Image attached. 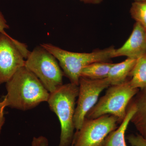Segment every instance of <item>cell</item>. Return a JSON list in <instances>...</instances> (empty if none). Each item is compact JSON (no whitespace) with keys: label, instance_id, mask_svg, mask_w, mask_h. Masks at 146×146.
Instances as JSON below:
<instances>
[{"label":"cell","instance_id":"6da1fadb","mask_svg":"<svg viewBox=\"0 0 146 146\" xmlns=\"http://www.w3.org/2000/svg\"><path fill=\"white\" fill-rule=\"evenodd\" d=\"M7 107L22 111L32 109L47 102L50 93L34 74L23 66L6 83Z\"/></svg>","mask_w":146,"mask_h":146},{"label":"cell","instance_id":"7a4b0ae2","mask_svg":"<svg viewBox=\"0 0 146 146\" xmlns=\"http://www.w3.org/2000/svg\"><path fill=\"white\" fill-rule=\"evenodd\" d=\"M78 85L72 83L63 84L50 93L47 102L51 111L57 116L60 125V142L58 146H71L74 130V117Z\"/></svg>","mask_w":146,"mask_h":146},{"label":"cell","instance_id":"3957f363","mask_svg":"<svg viewBox=\"0 0 146 146\" xmlns=\"http://www.w3.org/2000/svg\"><path fill=\"white\" fill-rule=\"evenodd\" d=\"M55 57L64 75L71 83L79 85L81 71L84 67L98 62H107L113 58L114 48L110 47L90 53L72 52L49 44L41 45Z\"/></svg>","mask_w":146,"mask_h":146},{"label":"cell","instance_id":"277c9868","mask_svg":"<svg viewBox=\"0 0 146 146\" xmlns=\"http://www.w3.org/2000/svg\"><path fill=\"white\" fill-rule=\"evenodd\" d=\"M139 91V89L131 86L128 80L119 85L110 86L86 118L94 119L110 115L116 117L119 122L121 123L126 115L128 106Z\"/></svg>","mask_w":146,"mask_h":146},{"label":"cell","instance_id":"5b68a950","mask_svg":"<svg viewBox=\"0 0 146 146\" xmlns=\"http://www.w3.org/2000/svg\"><path fill=\"white\" fill-rule=\"evenodd\" d=\"M25 66L37 77L50 93L63 84L64 74L57 60L41 46L30 52Z\"/></svg>","mask_w":146,"mask_h":146},{"label":"cell","instance_id":"8992f818","mask_svg":"<svg viewBox=\"0 0 146 146\" xmlns=\"http://www.w3.org/2000/svg\"><path fill=\"white\" fill-rule=\"evenodd\" d=\"M118 123L117 118L110 115L85 118L80 128L76 131L71 146H103L109 133L117 128Z\"/></svg>","mask_w":146,"mask_h":146},{"label":"cell","instance_id":"52a82bcc","mask_svg":"<svg viewBox=\"0 0 146 146\" xmlns=\"http://www.w3.org/2000/svg\"><path fill=\"white\" fill-rule=\"evenodd\" d=\"M30 51L26 45L7 33H0V85L6 83L20 68L25 66Z\"/></svg>","mask_w":146,"mask_h":146},{"label":"cell","instance_id":"ba28073f","mask_svg":"<svg viewBox=\"0 0 146 146\" xmlns=\"http://www.w3.org/2000/svg\"><path fill=\"white\" fill-rule=\"evenodd\" d=\"M78 86L74 120L76 131L81 127L87 113L96 104L102 91L109 87L110 84L107 78L93 80L80 77Z\"/></svg>","mask_w":146,"mask_h":146},{"label":"cell","instance_id":"9c48e42d","mask_svg":"<svg viewBox=\"0 0 146 146\" xmlns=\"http://www.w3.org/2000/svg\"><path fill=\"white\" fill-rule=\"evenodd\" d=\"M146 54V29L136 23L127 40L122 46L114 50L113 57L126 56L137 59Z\"/></svg>","mask_w":146,"mask_h":146},{"label":"cell","instance_id":"30bf717a","mask_svg":"<svg viewBox=\"0 0 146 146\" xmlns=\"http://www.w3.org/2000/svg\"><path fill=\"white\" fill-rule=\"evenodd\" d=\"M130 102L135 106V112L131 119L139 134L146 139V88L141 89Z\"/></svg>","mask_w":146,"mask_h":146},{"label":"cell","instance_id":"8fae6325","mask_svg":"<svg viewBox=\"0 0 146 146\" xmlns=\"http://www.w3.org/2000/svg\"><path fill=\"white\" fill-rule=\"evenodd\" d=\"M135 110V106L130 102L127 110L126 115L121 125L109 133L106 138L103 146H127L125 139L126 131Z\"/></svg>","mask_w":146,"mask_h":146},{"label":"cell","instance_id":"7c38bea8","mask_svg":"<svg viewBox=\"0 0 146 146\" xmlns=\"http://www.w3.org/2000/svg\"><path fill=\"white\" fill-rule=\"evenodd\" d=\"M137 59L127 58L121 63H114L110 70L107 79L110 86L119 85L127 81Z\"/></svg>","mask_w":146,"mask_h":146},{"label":"cell","instance_id":"4fadbf2b","mask_svg":"<svg viewBox=\"0 0 146 146\" xmlns=\"http://www.w3.org/2000/svg\"><path fill=\"white\" fill-rule=\"evenodd\" d=\"M114 63L107 62H98L87 65L82 69L80 77L93 80L107 78L110 70Z\"/></svg>","mask_w":146,"mask_h":146},{"label":"cell","instance_id":"5bb4252c","mask_svg":"<svg viewBox=\"0 0 146 146\" xmlns=\"http://www.w3.org/2000/svg\"><path fill=\"white\" fill-rule=\"evenodd\" d=\"M129 75L131 76L129 80L131 86L138 89L146 88V54L136 60Z\"/></svg>","mask_w":146,"mask_h":146},{"label":"cell","instance_id":"9a60e30c","mask_svg":"<svg viewBox=\"0 0 146 146\" xmlns=\"http://www.w3.org/2000/svg\"><path fill=\"white\" fill-rule=\"evenodd\" d=\"M130 12L136 23L140 24L146 30V0L134 1L131 5Z\"/></svg>","mask_w":146,"mask_h":146},{"label":"cell","instance_id":"2e32d148","mask_svg":"<svg viewBox=\"0 0 146 146\" xmlns=\"http://www.w3.org/2000/svg\"><path fill=\"white\" fill-rule=\"evenodd\" d=\"M127 139L132 146H146V139L140 134H130L127 136Z\"/></svg>","mask_w":146,"mask_h":146},{"label":"cell","instance_id":"e0dca14e","mask_svg":"<svg viewBox=\"0 0 146 146\" xmlns=\"http://www.w3.org/2000/svg\"><path fill=\"white\" fill-rule=\"evenodd\" d=\"M48 140L43 136L33 137L31 143V146H48Z\"/></svg>","mask_w":146,"mask_h":146},{"label":"cell","instance_id":"ac0fdd59","mask_svg":"<svg viewBox=\"0 0 146 146\" xmlns=\"http://www.w3.org/2000/svg\"><path fill=\"white\" fill-rule=\"evenodd\" d=\"M6 107L5 101L3 99L2 100L0 101V133L1 131L3 125L5 122V117H4V110Z\"/></svg>","mask_w":146,"mask_h":146},{"label":"cell","instance_id":"d6986e66","mask_svg":"<svg viewBox=\"0 0 146 146\" xmlns=\"http://www.w3.org/2000/svg\"><path fill=\"white\" fill-rule=\"evenodd\" d=\"M9 29V26L7 23L4 16L0 11V33L6 34L5 30Z\"/></svg>","mask_w":146,"mask_h":146},{"label":"cell","instance_id":"ffe728a7","mask_svg":"<svg viewBox=\"0 0 146 146\" xmlns=\"http://www.w3.org/2000/svg\"><path fill=\"white\" fill-rule=\"evenodd\" d=\"M103 0H80L84 3L89 4H99L101 3Z\"/></svg>","mask_w":146,"mask_h":146},{"label":"cell","instance_id":"44dd1931","mask_svg":"<svg viewBox=\"0 0 146 146\" xmlns=\"http://www.w3.org/2000/svg\"><path fill=\"white\" fill-rule=\"evenodd\" d=\"M134 1H145V0H133Z\"/></svg>","mask_w":146,"mask_h":146},{"label":"cell","instance_id":"7402d4cb","mask_svg":"<svg viewBox=\"0 0 146 146\" xmlns=\"http://www.w3.org/2000/svg\"></svg>","mask_w":146,"mask_h":146}]
</instances>
